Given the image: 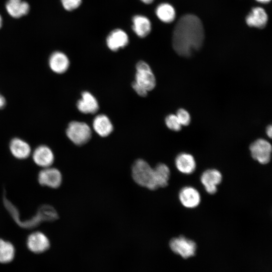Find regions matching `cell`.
Masks as SVG:
<instances>
[{
	"mask_svg": "<svg viewBox=\"0 0 272 272\" xmlns=\"http://www.w3.org/2000/svg\"><path fill=\"white\" fill-rule=\"evenodd\" d=\"M256 1L262 3H267L269 2L270 0H256Z\"/></svg>",
	"mask_w": 272,
	"mask_h": 272,
	"instance_id": "cell-31",
	"label": "cell"
},
{
	"mask_svg": "<svg viewBox=\"0 0 272 272\" xmlns=\"http://www.w3.org/2000/svg\"><path fill=\"white\" fill-rule=\"evenodd\" d=\"M63 8L67 11L77 9L81 5L82 0H61Z\"/></svg>",
	"mask_w": 272,
	"mask_h": 272,
	"instance_id": "cell-26",
	"label": "cell"
},
{
	"mask_svg": "<svg viewBox=\"0 0 272 272\" xmlns=\"http://www.w3.org/2000/svg\"><path fill=\"white\" fill-rule=\"evenodd\" d=\"M165 123L167 126L173 131H179L181 128V125L175 114H170L165 118Z\"/></svg>",
	"mask_w": 272,
	"mask_h": 272,
	"instance_id": "cell-24",
	"label": "cell"
},
{
	"mask_svg": "<svg viewBox=\"0 0 272 272\" xmlns=\"http://www.w3.org/2000/svg\"><path fill=\"white\" fill-rule=\"evenodd\" d=\"M6 6L8 13L15 18L26 15L29 11L28 4L22 0H8Z\"/></svg>",
	"mask_w": 272,
	"mask_h": 272,
	"instance_id": "cell-19",
	"label": "cell"
},
{
	"mask_svg": "<svg viewBox=\"0 0 272 272\" xmlns=\"http://www.w3.org/2000/svg\"><path fill=\"white\" fill-rule=\"evenodd\" d=\"M78 110L85 114H93L99 109L98 103L96 98L89 92L82 93V98L77 104Z\"/></svg>",
	"mask_w": 272,
	"mask_h": 272,
	"instance_id": "cell-15",
	"label": "cell"
},
{
	"mask_svg": "<svg viewBox=\"0 0 272 272\" xmlns=\"http://www.w3.org/2000/svg\"><path fill=\"white\" fill-rule=\"evenodd\" d=\"M128 42L127 35L124 31L119 29L111 31L106 39L108 48L114 51L125 47L127 45Z\"/></svg>",
	"mask_w": 272,
	"mask_h": 272,
	"instance_id": "cell-13",
	"label": "cell"
},
{
	"mask_svg": "<svg viewBox=\"0 0 272 272\" xmlns=\"http://www.w3.org/2000/svg\"><path fill=\"white\" fill-rule=\"evenodd\" d=\"M200 179L207 192L213 194L217 192V186L222 182V175L217 169H209L202 173Z\"/></svg>",
	"mask_w": 272,
	"mask_h": 272,
	"instance_id": "cell-8",
	"label": "cell"
},
{
	"mask_svg": "<svg viewBox=\"0 0 272 272\" xmlns=\"http://www.w3.org/2000/svg\"><path fill=\"white\" fill-rule=\"evenodd\" d=\"M132 29L138 36L145 37L151 31V24L150 20L146 17L137 15L132 18Z\"/></svg>",
	"mask_w": 272,
	"mask_h": 272,
	"instance_id": "cell-20",
	"label": "cell"
},
{
	"mask_svg": "<svg viewBox=\"0 0 272 272\" xmlns=\"http://www.w3.org/2000/svg\"><path fill=\"white\" fill-rule=\"evenodd\" d=\"M143 3H145V4H150L151 3L153 0H141Z\"/></svg>",
	"mask_w": 272,
	"mask_h": 272,
	"instance_id": "cell-30",
	"label": "cell"
},
{
	"mask_svg": "<svg viewBox=\"0 0 272 272\" xmlns=\"http://www.w3.org/2000/svg\"><path fill=\"white\" fill-rule=\"evenodd\" d=\"M266 133L267 135L269 138H271L272 135V127L271 125H268L266 129Z\"/></svg>",
	"mask_w": 272,
	"mask_h": 272,
	"instance_id": "cell-28",
	"label": "cell"
},
{
	"mask_svg": "<svg viewBox=\"0 0 272 272\" xmlns=\"http://www.w3.org/2000/svg\"><path fill=\"white\" fill-rule=\"evenodd\" d=\"M93 126L97 134L102 137L108 136L113 130V125L110 120L104 114L96 116L93 120Z\"/></svg>",
	"mask_w": 272,
	"mask_h": 272,
	"instance_id": "cell-18",
	"label": "cell"
},
{
	"mask_svg": "<svg viewBox=\"0 0 272 272\" xmlns=\"http://www.w3.org/2000/svg\"><path fill=\"white\" fill-rule=\"evenodd\" d=\"M179 199L186 208L193 209L197 207L201 200L198 191L194 187L187 186L181 188L179 192Z\"/></svg>",
	"mask_w": 272,
	"mask_h": 272,
	"instance_id": "cell-10",
	"label": "cell"
},
{
	"mask_svg": "<svg viewBox=\"0 0 272 272\" xmlns=\"http://www.w3.org/2000/svg\"><path fill=\"white\" fill-rule=\"evenodd\" d=\"M175 164L180 172L187 175L194 172L196 166L193 156L187 153L179 154L175 158Z\"/></svg>",
	"mask_w": 272,
	"mask_h": 272,
	"instance_id": "cell-12",
	"label": "cell"
},
{
	"mask_svg": "<svg viewBox=\"0 0 272 272\" xmlns=\"http://www.w3.org/2000/svg\"><path fill=\"white\" fill-rule=\"evenodd\" d=\"M173 47L179 55L188 57L198 50L204 40V30L196 16L185 15L178 21L172 38Z\"/></svg>",
	"mask_w": 272,
	"mask_h": 272,
	"instance_id": "cell-1",
	"label": "cell"
},
{
	"mask_svg": "<svg viewBox=\"0 0 272 272\" xmlns=\"http://www.w3.org/2000/svg\"><path fill=\"white\" fill-rule=\"evenodd\" d=\"M15 255L14 245L10 242L0 238V262H11L14 259Z\"/></svg>",
	"mask_w": 272,
	"mask_h": 272,
	"instance_id": "cell-22",
	"label": "cell"
},
{
	"mask_svg": "<svg viewBox=\"0 0 272 272\" xmlns=\"http://www.w3.org/2000/svg\"><path fill=\"white\" fill-rule=\"evenodd\" d=\"M156 13L159 19L165 23L172 22L175 17V11L174 8L167 3L159 5L156 9Z\"/></svg>",
	"mask_w": 272,
	"mask_h": 272,
	"instance_id": "cell-23",
	"label": "cell"
},
{
	"mask_svg": "<svg viewBox=\"0 0 272 272\" xmlns=\"http://www.w3.org/2000/svg\"><path fill=\"white\" fill-rule=\"evenodd\" d=\"M38 179L41 185L56 188L61 185L62 175L57 169L49 167L40 171Z\"/></svg>",
	"mask_w": 272,
	"mask_h": 272,
	"instance_id": "cell-7",
	"label": "cell"
},
{
	"mask_svg": "<svg viewBox=\"0 0 272 272\" xmlns=\"http://www.w3.org/2000/svg\"><path fill=\"white\" fill-rule=\"evenodd\" d=\"M66 134L74 144L81 146L90 140L92 132L90 127L86 123L74 121L69 123Z\"/></svg>",
	"mask_w": 272,
	"mask_h": 272,
	"instance_id": "cell-3",
	"label": "cell"
},
{
	"mask_svg": "<svg viewBox=\"0 0 272 272\" xmlns=\"http://www.w3.org/2000/svg\"><path fill=\"white\" fill-rule=\"evenodd\" d=\"M177 116L181 125H188L190 122V116L184 109H179L177 111Z\"/></svg>",
	"mask_w": 272,
	"mask_h": 272,
	"instance_id": "cell-25",
	"label": "cell"
},
{
	"mask_svg": "<svg viewBox=\"0 0 272 272\" xmlns=\"http://www.w3.org/2000/svg\"><path fill=\"white\" fill-rule=\"evenodd\" d=\"M50 69L57 74H62L69 68L70 61L67 56L63 52L55 51L52 53L49 58Z\"/></svg>",
	"mask_w": 272,
	"mask_h": 272,
	"instance_id": "cell-14",
	"label": "cell"
},
{
	"mask_svg": "<svg viewBox=\"0 0 272 272\" xmlns=\"http://www.w3.org/2000/svg\"><path fill=\"white\" fill-rule=\"evenodd\" d=\"M27 246L29 250L34 253H41L50 247L47 237L42 232L36 231L30 234L27 239Z\"/></svg>",
	"mask_w": 272,
	"mask_h": 272,
	"instance_id": "cell-9",
	"label": "cell"
},
{
	"mask_svg": "<svg viewBox=\"0 0 272 272\" xmlns=\"http://www.w3.org/2000/svg\"><path fill=\"white\" fill-rule=\"evenodd\" d=\"M271 149V144L263 139L256 140L249 147L251 157L261 164H266L269 162Z\"/></svg>",
	"mask_w": 272,
	"mask_h": 272,
	"instance_id": "cell-5",
	"label": "cell"
},
{
	"mask_svg": "<svg viewBox=\"0 0 272 272\" xmlns=\"http://www.w3.org/2000/svg\"><path fill=\"white\" fill-rule=\"evenodd\" d=\"M267 21V15L261 8H254L247 16L246 22L247 24L251 27L258 28H263Z\"/></svg>",
	"mask_w": 272,
	"mask_h": 272,
	"instance_id": "cell-17",
	"label": "cell"
},
{
	"mask_svg": "<svg viewBox=\"0 0 272 272\" xmlns=\"http://www.w3.org/2000/svg\"><path fill=\"white\" fill-rule=\"evenodd\" d=\"M131 175L133 180L138 185L150 190L157 189L154 169L146 161L137 160L132 164Z\"/></svg>",
	"mask_w": 272,
	"mask_h": 272,
	"instance_id": "cell-2",
	"label": "cell"
},
{
	"mask_svg": "<svg viewBox=\"0 0 272 272\" xmlns=\"http://www.w3.org/2000/svg\"><path fill=\"white\" fill-rule=\"evenodd\" d=\"M132 86L134 90L139 95L142 97H145L147 96L148 91L135 82L132 83Z\"/></svg>",
	"mask_w": 272,
	"mask_h": 272,
	"instance_id": "cell-27",
	"label": "cell"
},
{
	"mask_svg": "<svg viewBox=\"0 0 272 272\" xmlns=\"http://www.w3.org/2000/svg\"><path fill=\"white\" fill-rule=\"evenodd\" d=\"M2 26V18L1 17V16L0 15V28H1Z\"/></svg>",
	"mask_w": 272,
	"mask_h": 272,
	"instance_id": "cell-32",
	"label": "cell"
},
{
	"mask_svg": "<svg viewBox=\"0 0 272 272\" xmlns=\"http://www.w3.org/2000/svg\"><path fill=\"white\" fill-rule=\"evenodd\" d=\"M169 246L174 253L185 259L193 256L197 248L194 241L184 236L172 238L169 242Z\"/></svg>",
	"mask_w": 272,
	"mask_h": 272,
	"instance_id": "cell-4",
	"label": "cell"
},
{
	"mask_svg": "<svg viewBox=\"0 0 272 272\" xmlns=\"http://www.w3.org/2000/svg\"><path fill=\"white\" fill-rule=\"evenodd\" d=\"M136 69L135 82L147 91L153 90L156 86V79L149 64L140 61L136 65Z\"/></svg>",
	"mask_w": 272,
	"mask_h": 272,
	"instance_id": "cell-6",
	"label": "cell"
},
{
	"mask_svg": "<svg viewBox=\"0 0 272 272\" xmlns=\"http://www.w3.org/2000/svg\"><path fill=\"white\" fill-rule=\"evenodd\" d=\"M32 159L37 165L44 168L51 166L54 156L50 148L45 145H41L33 152Z\"/></svg>",
	"mask_w": 272,
	"mask_h": 272,
	"instance_id": "cell-11",
	"label": "cell"
},
{
	"mask_svg": "<svg viewBox=\"0 0 272 272\" xmlns=\"http://www.w3.org/2000/svg\"><path fill=\"white\" fill-rule=\"evenodd\" d=\"M153 169L157 188L166 186L170 176L169 168L165 164L159 163Z\"/></svg>",
	"mask_w": 272,
	"mask_h": 272,
	"instance_id": "cell-21",
	"label": "cell"
},
{
	"mask_svg": "<svg viewBox=\"0 0 272 272\" xmlns=\"http://www.w3.org/2000/svg\"><path fill=\"white\" fill-rule=\"evenodd\" d=\"M6 105V100L5 98L0 95V109L3 108Z\"/></svg>",
	"mask_w": 272,
	"mask_h": 272,
	"instance_id": "cell-29",
	"label": "cell"
},
{
	"mask_svg": "<svg viewBox=\"0 0 272 272\" xmlns=\"http://www.w3.org/2000/svg\"><path fill=\"white\" fill-rule=\"evenodd\" d=\"M10 149L12 154L18 159L27 158L31 153L30 145L19 138H14L10 142Z\"/></svg>",
	"mask_w": 272,
	"mask_h": 272,
	"instance_id": "cell-16",
	"label": "cell"
}]
</instances>
